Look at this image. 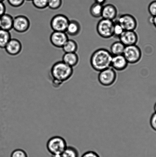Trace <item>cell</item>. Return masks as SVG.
<instances>
[{"label": "cell", "instance_id": "obj_1", "mask_svg": "<svg viewBox=\"0 0 156 157\" xmlns=\"http://www.w3.org/2000/svg\"><path fill=\"white\" fill-rule=\"evenodd\" d=\"M73 74V67L67 65L62 61L55 63L50 70L52 85L55 88H58L69 80Z\"/></svg>", "mask_w": 156, "mask_h": 157}, {"label": "cell", "instance_id": "obj_2", "mask_svg": "<svg viewBox=\"0 0 156 157\" xmlns=\"http://www.w3.org/2000/svg\"><path fill=\"white\" fill-rule=\"evenodd\" d=\"M113 55L105 48L98 49L92 55L90 63L94 70L100 72L111 67Z\"/></svg>", "mask_w": 156, "mask_h": 157}, {"label": "cell", "instance_id": "obj_3", "mask_svg": "<svg viewBox=\"0 0 156 157\" xmlns=\"http://www.w3.org/2000/svg\"><path fill=\"white\" fill-rule=\"evenodd\" d=\"M67 147L66 141L60 136H54L47 141L46 147L51 156H61Z\"/></svg>", "mask_w": 156, "mask_h": 157}, {"label": "cell", "instance_id": "obj_4", "mask_svg": "<svg viewBox=\"0 0 156 157\" xmlns=\"http://www.w3.org/2000/svg\"><path fill=\"white\" fill-rule=\"evenodd\" d=\"M114 21L102 18L98 22L96 30L98 34L105 39L112 37L114 35Z\"/></svg>", "mask_w": 156, "mask_h": 157}, {"label": "cell", "instance_id": "obj_5", "mask_svg": "<svg viewBox=\"0 0 156 157\" xmlns=\"http://www.w3.org/2000/svg\"><path fill=\"white\" fill-rule=\"evenodd\" d=\"M123 55L128 63L134 64L138 63L142 57V52L136 44L126 46Z\"/></svg>", "mask_w": 156, "mask_h": 157}, {"label": "cell", "instance_id": "obj_6", "mask_svg": "<svg viewBox=\"0 0 156 157\" xmlns=\"http://www.w3.org/2000/svg\"><path fill=\"white\" fill-rule=\"evenodd\" d=\"M115 70L111 67L99 72L98 78L99 83L104 86H110L114 84L117 79Z\"/></svg>", "mask_w": 156, "mask_h": 157}, {"label": "cell", "instance_id": "obj_7", "mask_svg": "<svg viewBox=\"0 0 156 157\" xmlns=\"http://www.w3.org/2000/svg\"><path fill=\"white\" fill-rule=\"evenodd\" d=\"M70 20L62 14L55 15L52 18L50 26L53 31L65 32Z\"/></svg>", "mask_w": 156, "mask_h": 157}, {"label": "cell", "instance_id": "obj_8", "mask_svg": "<svg viewBox=\"0 0 156 157\" xmlns=\"http://www.w3.org/2000/svg\"><path fill=\"white\" fill-rule=\"evenodd\" d=\"M115 21L120 24L124 30H135L137 27L136 19L129 14L121 15Z\"/></svg>", "mask_w": 156, "mask_h": 157}, {"label": "cell", "instance_id": "obj_9", "mask_svg": "<svg viewBox=\"0 0 156 157\" xmlns=\"http://www.w3.org/2000/svg\"><path fill=\"white\" fill-rule=\"evenodd\" d=\"M30 20L25 15H18L14 18L13 29L18 33H25L30 29Z\"/></svg>", "mask_w": 156, "mask_h": 157}, {"label": "cell", "instance_id": "obj_10", "mask_svg": "<svg viewBox=\"0 0 156 157\" xmlns=\"http://www.w3.org/2000/svg\"><path fill=\"white\" fill-rule=\"evenodd\" d=\"M68 39V35L65 32L53 31L50 36L52 45L57 48H62Z\"/></svg>", "mask_w": 156, "mask_h": 157}, {"label": "cell", "instance_id": "obj_11", "mask_svg": "<svg viewBox=\"0 0 156 157\" xmlns=\"http://www.w3.org/2000/svg\"><path fill=\"white\" fill-rule=\"evenodd\" d=\"M119 39L125 46H128L136 44L138 36L134 30H124Z\"/></svg>", "mask_w": 156, "mask_h": 157}, {"label": "cell", "instance_id": "obj_12", "mask_svg": "<svg viewBox=\"0 0 156 157\" xmlns=\"http://www.w3.org/2000/svg\"><path fill=\"white\" fill-rule=\"evenodd\" d=\"M4 49L9 55L15 56L21 53L22 50V45L19 40L12 38Z\"/></svg>", "mask_w": 156, "mask_h": 157}, {"label": "cell", "instance_id": "obj_13", "mask_svg": "<svg viewBox=\"0 0 156 157\" xmlns=\"http://www.w3.org/2000/svg\"><path fill=\"white\" fill-rule=\"evenodd\" d=\"M128 63L123 55L113 56L111 67L114 70L122 71L127 67Z\"/></svg>", "mask_w": 156, "mask_h": 157}, {"label": "cell", "instance_id": "obj_14", "mask_svg": "<svg viewBox=\"0 0 156 157\" xmlns=\"http://www.w3.org/2000/svg\"><path fill=\"white\" fill-rule=\"evenodd\" d=\"M117 9L114 5L108 4L103 6L101 17L102 18L114 21L117 18Z\"/></svg>", "mask_w": 156, "mask_h": 157}, {"label": "cell", "instance_id": "obj_15", "mask_svg": "<svg viewBox=\"0 0 156 157\" xmlns=\"http://www.w3.org/2000/svg\"><path fill=\"white\" fill-rule=\"evenodd\" d=\"M14 18L5 13L0 17V29L10 31L13 29Z\"/></svg>", "mask_w": 156, "mask_h": 157}, {"label": "cell", "instance_id": "obj_16", "mask_svg": "<svg viewBox=\"0 0 156 157\" xmlns=\"http://www.w3.org/2000/svg\"><path fill=\"white\" fill-rule=\"evenodd\" d=\"M81 30V26L78 21L72 20L70 21L65 32L70 36H76L80 33Z\"/></svg>", "mask_w": 156, "mask_h": 157}, {"label": "cell", "instance_id": "obj_17", "mask_svg": "<svg viewBox=\"0 0 156 157\" xmlns=\"http://www.w3.org/2000/svg\"><path fill=\"white\" fill-rule=\"evenodd\" d=\"M62 61L67 65L73 67L78 63L79 56L76 53H65L63 56Z\"/></svg>", "mask_w": 156, "mask_h": 157}, {"label": "cell", "instance_id": "obj_18", "mask_svg": "<svg viewBox=\"0 0 156 157\" xmlns=\"http://www.w3.org/2000/svg\"><path fill=\"white\" fill-rule=\"evenodd\" d=\"M125 46L120 41H116L111 44L110 48V52L113 56L123 54Z\"/></svg>", "mask_w": 156, "mask_h": 157}, {"label": "cell", "instance_id": "obj_19", "mask_svg": "<svg viewBox=\"0 0 156 157\" xmlns=\"http://www.w3.org/2000/svg\"><path fill=\"white\" fill-rule=\"evenodd\" d=\"M62 48L65 53H76L78 49V45L76 41L69 39Z\"/></svg>", "mask_w": 156, "mask_h": 157}, {"label": "cell", "instance_id": "obj_20", "mask_svg": "<svg viewBox=\"0 0 156 157\" xmlns=\"http://www.w3.org/2000/svg\"><path fill=\"white\" fill-rule=\"evenodd\" d=\"M11 38L10 31L0 29V48H4Z\"/></svg>", "mask_w": 156, "mask_h": 157}, {"label": "cell", "instance_id": "obj_21", "mask_svg": "<svg viewBox=\"0 0 156 157\" xmlns=\"http://www.w3.org/2000/svg\"><path fill=\"white\" fill-rule=\"evenodd\" d=\"M103 6L96 2L93 4L90 9V13L92 16L96 18L101 17Z\"/></svg>", "mask_w": 156, "mask_h": 157}, {"label": "cell", "instance_id": "obj_22", "mask_svg": "<svg viewBox=\"0 0 156 157\" xmlns=\"http://www.w3.org/2000/svg\"><path fill=\"white\" fill-rule=\"evenodd\" d=\"M61 157H79V152L76 148L71 146H67L61 154Z\"/></svg>", "mask_w": 156, "mask_h": 157}, {"label": "cell", "instance_id": "obj_23", "mask_svg": "<svg viewBox=\"0 0 156 157\" xmlns=\"http://www.w3.org/2000/svg\"><path fill=\"white\" fill-rule=\"evenodd\" d=\"M33 6L36 8L43 10L48 7L49 0H32Z\"/></svg>", "mask_w": 156, "mask_h": 157}, {"label": "cell", "instance_id": "obj_24", "mask_svg": "<svg viewBox=\"0 0 156 157\" xmlns=\"http://www.w3.org/2000/svg\"><path fill=\"white\" fill-rule=\"evenodd\" d=\"M63 0H49L48 7L51 10H56L62 7Z\"/></svg>", "mask_w": 156, "mask_h": 157}, {"label": "cell", "instance_id": "obj_25", "mask_svg": "<svg viewBox=\"0 0 156 157\" xmlns=\"http://www.w3.org/2000/svg\"><path fill=\"white\" fill-rule=\"evenodd\" d=\"M114 21V35L113 36L115 38H119L121 35L124 32V29L122 26L117 21Z\"/></svg>", "mask_w": 156, "mask_h": 157}, {"label": "cell", "instance_id": "obj_26", "mask_svg": "<svg viewBox=\"0 0 156 157\" xmlns=\"http://www.w3.org/2000/svg\"><path fill=\"white\" fill-rule=\"evenodd\" d=\"M10 157H28L27 153L22 149H18L14 150Z\"/></svg>", "mask_w": 156, "mask_h": 157}, {"label": "cell", "instance_id": "obj_27", "mask_svg": "<svg viewBox=\"0 0 156 157\" xmlns=\"http://www.w3.org/2000/svg\"><path fill=\"white\" fill-rule=\"evenodd\" d=\"M8 4L12 7L18 8L24 5L25 0H7Z\"/></svg>", "mask_w": 156, "mask_h": 157}, {"label": "cell", "instance_id": "obj_28", "mask_svg": "<svg viewBox=\"0 0 156 157\" xmlns=\"http://www.w3.org/2000/svg\"><path fill=\"white\" fill-rule=\"evenodd\" d=\"M148 11L151 16H156V0H154L149 4Z\"/></svg>", "mask_w": 156, "mask_h": 157}, {"label": "cell", "instance_id": "obj_29", "mask_svg": "<svg viewBox=\"0 0 156 157\" xmlns=\"http://www.w3.org/2000/svg\"><path fill=\"white\" fill-rule=\"evenodd\" d=\"M151 127L156 132V113H153L150 121Z\"/></svg>", "mask_w": 156, "mask_h": 157}, {"label": "cell", "instance_id": "obj_30", "mask_svg": "<svg viewBox=\"0 0 156 157\" xmlns=\"http://www.w3.org/2000/svg\"><path fill=\"white\" fill-rule=\"evenodd\" d=\"M81 157H100L96 152L89 151L85 152Z\"/></svg>", "mask_w": 156, "mask_h": 157}, {"label": "cell", "instance_id": "obj_31", "mask_svg": "<svg viewBox=\"0 0 156 157\" xmlns=\"http://www.w3.org/2000/svg\"><path fill=\"white\" fill-rule=\"evenodd\" d=\"M6 7L4 2H0V17L5 13Z\"/></svg>", "mask_w": 156, "mask_h": 157}, {"label": "cell", "instance_id": "obj_32", "mask_svg": "<svg viewBox=\"0 0 156 157\" xmlns=\"http://www.w3.org/2000/svg\"><path fill=\"white\" fill-rule=\"evenodd\" d=\"M149 22L151 24L153 25L156 28V16L154 17L151 16L149 19Z\"/></svg>", "mask_w": 156, "mask_h": 157}, {"label": "cell", "instance_id": "obj_33", "mask_svg": "<svg viewBox=\"0 0 156 157\" xmlns=\"http://www.w3.org/2000/svg\"><path fill=\"white\" fill-rule=\"evenodd\" d=\"M95 2L103 5L106 3L107 0H94Z\"/></svg>", "mask_w": 156, "mask_h": 157}, {"label": "cell", "instance_id": "obj_34", "mask_svg": "<svg viewBox=\"0 0 156 157\" xmlns=\"http://www.w3.org/2000/svg\"><path fill=\"white\" fill-rule=\"evenodd\" d=\"M154 110H155V112H156V102L154 106Z\"/></svg>", "mask_w": 156, "mask_h": 157}, {"label": "cell", "instance_id": "obj_35", "mask_svg": "<svg viewBox=\"0 0 156 157\" xmlns=\"http://www.w3.org/2000/svg\"><path fill=\"white\" fill-rule=\"evenodd\" d=\"M5 1V0H0V2H4Z\"/></svg>", "mask_w": 156, "mask_h": 157}, {"label": "cell", "instance_id": "obj_36", "mask_svg": "<svg viewBox=\"0 0 156 157\" xmlns=\"http://www.w3.org/2000/svg\"><path fill=\"white\" fill-rule=\"evenodd\" d=\"M25 1H32V0H25Z\"/></svg>", "mask_w": 156, "mask_h": 157}]
</instances>
